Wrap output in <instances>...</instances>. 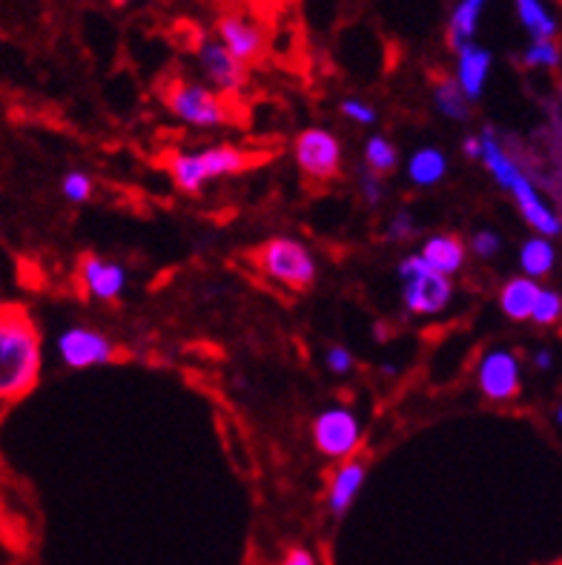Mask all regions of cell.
I'll list each match as a JSON object with an SVG mask.
<instances>
[{
  "label": "cell",
  "mask_w": 562,
  "mask_h": 565,
  "mask_svg": "<svg viewBox=\"0 0 562 565\" xmlns=\"http://www.w3.org/2000/svg\"><path fill=\"white\" fill-rule=\"evenodd\" d=\"M417 256L425 261L431 270H436V273L454 279V275H457L459 270L465 267L468 251H465V244L459 242L457 235L436 233V235H431L425 244H422V251H419Z\"/></svg>",
  "instance_id": "9a60e30c"
},
{
  "label": "cell",
  "mask_w": 562,
  "mask_h": 565,
  "mask_svg": "<svg viewBox=\"0 0 562 565\" xmlns=\"http://www.w3.org/2000/svg\"><path fill=\"white\" fill-rule=\"evenodd\" d=\"M164 104L178 121L199 127V130H216V127H227L233 113L227 104L225 95H218L216 89L204 87L195 81H167L164 87Z\"/></svg>",
  "instance_id": "277c9868"
},
{
  "label": "cell",
  "mask_w": 562,
  "mask_h": 565,
  "mask_svg": "<svg viewBox=\"0 0 562 565\" xmlns=\"http://www.w3.org/2000/svg\"><path fill=\"white\" fill-rule=\"evenodd\" d=\"M462 150H465V155L471 158V162H480V136H468L465 144H462Z\"/></svg>",
  "instance_id": "836d02e7"
},
{
  "label": "cell",
  "mask_w": 562,
  "mask_h": 565,
  "mask_svg": "<svg viewBox=\"0 0 562 565\" xmlns=\"http://www.w3.org/2000/svg\"><path fill=\"white\" fill-rule=\"evenodd\" d=\"M514 7L522 29L531 35V41H554L560 24L551 15V9L546 7V0H514Z\"/></svg>",
  "instance_id": "e0dca14e"
},
{
  "label": "cell",
  "mask_w": 562,
  "mask_h": 565,
  "mask_svg": "<svg viewBox=\"0 0 562 565\" xmlns=\"http://www.w3.org/2000/svg\"><path fill=\"white\" fill-rule=\"evenodd\" d=\"M350 368H354V354L347 348H342V345H333V348L328 350V371L342 376V373H347Z\"/></svg>",
  "instance_id": "f546056e"
},
{
  "label": "cell",
  "mask_w": 562,
  "mask_h": 565,
  "mask_svg": "<svg viewBox=\"0 0 562 565\" xmlns=\"http://www.w3.org/2000/svg\"><path fill=\"white\" fill-rule=\"evenodd\" d=\"M534 368L537 371H551L554 368V356H551V350H537V356H534Z\"/></svg>",
  "instance_id": "d6a6232c"
},
{
  "label": "cell",
  "mask_w": 562,
  "mask_h": 565,
  "mask_svg": "<svg viewBox=\"0 0 562 565\" xmlns=\"http://www.w3.org/2000/svg\"><path fill=\"white\" fill-rule=\"evenodd\" d=\"M471 251L480 256V259H497L499 251H502V239L494 230H476L474 239H471Z\"/></svg>",
  "instance_id": "4316f807"
},
{
  "label": "cell",
  "mask_w": 562,
  "mask_h": 565,
  "mask_svg": "<svg viewBox=\"0 0 562 565\" xmlns=\"http://www.w3.org/2000/svg\"><path fill=\"white\" fill-rule=\"evenodd\" d=\"M396 164H399L396 146L385 136H370L365 144V167L376 176H387L396 170Z\"/></svg>",
  "instance_id": "603a6c76"
},
{
  "label": "cell",
  "mask_w": 562,
  "mask_h": 565,
  "mask_svg": "<svg viewBox=\"0 0 562 565\" xmlns=\"http://www.w3.org/2000/svg\"><path fill=\"white\" fill-rule=\"evenodd\" d=\"M387 233H391V239H399V242H405V239H413V233H417V224H413V218H410V213H396L394 221H391V227H387Z\"/></svg>",
  "instance_id": "4dcf8cb0"
},
{
  "label": "cell",
  "mask_w": 562,
  "mask_h": 565,
  "mask_svg": "<svg viewBox=\"0 0 562 565\" xmlns=\"http://www.w3.org/2000/svg\"><path fill=\"white\" fill-rule=\"evenodd\" d=\"M199 64L209 89H216L218 95H239L247 87V66L239 64L216 38H204L199 43Z\"/></svg>",
  "instance_id": "7c38bea8"
},
{
  "label": "cell",
  "mask_w": 562,
  "mask_h": 565,
  "mask_svg": "<svg viewBox=\"0 0 562 565\" xmlns=\"http://www.w3.org/2000/svg\"><path fill=\"white\" fill-rule=\"evenodd\" d=\"M445 176H448V155L436 150V146H425V150L410 155L408 178L417 187H434Z\"/></svg>",
  "instance_id": "ffe728a7"
},
{
  "label": "cell",
  "mask_w": 562,
  "mask_h": 565,
  "mask_svg": "<svg viewBox=\"0 0 562 565\" xmlns=\"http://www.w3.org/2000/svg\"><path fill=\"white\" fill-rule=\"evenodd\" d=\"M436 110L450 121H468L471 118V101L462 95V89L457 87L454 78H442L434 89Z\"/></svg>",
  "instance_id": "7402d4cb"
},
{
  "label": "cell",
  "mask_w": 562,
  "mask_h": 565,
  "mask_svg": "<svg viewBox=\"0 0 562 565\" xmlns=\"http://www.w3.org/2000/svg\"><path fill=\"white\" fill-rule=\"evenodd\" d=\"M480 162L485 164V170L490 172V178L497 181L506 193H511V198L520 207L522 218L528 221L537 235L542 239H557L562 233V221L551 207L546 204V198L539 195L537 184L531 181L528 172L522 170V164H516V158L506 150V144L499 141L497 130H485L480 132Z\"/></svg>",
  "instance_id": "7a4b0ae2"
},
{
  "label": "cell",
  "mask_w": 562,
  "mask_h": 565,
  "mask_svg": "<svg viewBox=\"0 0 562 565\" xmlns=\"http://www.w3.org/2000/svg\"><path fill=\"white\" fill-rule=\"evenodd\" d=\"M296 164L314 181H330L342 170V144L333 132L310 127L296 138Z\"/></svg>",
  "instance_id": "ba28073f"
},
{
  "label": "cell",
  "mask_w": 562,
  "mask_h": 565,
  "mask_svg": "<svg viewBox=\"0 0 562 565\" xmlns=\"http://www.w3.org/2000/svg\"><path fill=\"white\" fill-rule=\"evenodd\" d=\"M61 190H64V195L73 204H84L89 202V195H92V178H89L87 172H69V176H64Z\"/></svg>",
  "instance_id": "484cf974"
},
{
  "label": "cell",
  "mask_w": 562,
  "mask_h": 565,
  "mask_svg": "<svg viewBox=\"0 0 562 565\" xmlns=\"http://www.w3.org/2000/svg\"><path fill=\"white\" fill-rule=\"evenodd\" d=\"M368 477V468L361 460H347L345 465H339V471L330 479L328 491V509L333 517H345L347 509L354 505V500L359 497L361 485Z\"/></svg>",
  "instance_id": "2e32d148"
},
{
  "label": "cell",
  "mask_w": 562,
  "mask_h": 565,
  "mask_svg": "<svg viewBox=\"0 0 562 565\" xmlns=\"http://www.w3.org/2000/svg\"><path fill=\"white\" fill-rule=\"evenodd\" d=\"M115 7H124V3H129V0H113Z\"/></svg>",
  "instance_id": "d590c367"
},
{
  "label": "cell",
  "mask_w": 562,
  "mask_h": 565,
  "mask_svg": "<svg viewBox=\"0 0 562 565\" xmlns=\"http://www.w3.org/2000/svg\"><path fill=\"white\" fill-rule=\"evenodd\" d=\"M399 284L401 301L413 316H436L448 310V305L454 301V279L431 270L417 253L401 259Z\"/></svg>",
  "instance_id": "5b68a950"
},
{
  "label": "cell",
  "mask_w": 562,
  "mask_h": 565,
  "mask_svg": "<svg viewBox=\"0 0 562 565\" xmlns=\"http://www.w3.org/2000/svg\"><path fill=\"white\" fill-rule=\"evenodd\" d=\"M382 373H385V376H394L396 364H382Z\"/></svg>",
  "instance_id": "e575fe53"
},
{
  "label": "cell",
  "mask_w": 562,
  "mask_h": 565,
  "mask_svg": "<svg viewBox=\"0 0 562 565\" xmlns=\"http://www.w3.org/2000/svg\"><path fill=\"white\" fill-rule=\"evenodd\" d=\"M43 368L40 333L26 310L0 307V402H15L38 385Z\"/></svg>",
  "instance_id": "6da1fadb"
},
{
  "label": "cell",
  "mask_w": 562,
  "mask_h": 565,
  "mask_svg": "<svg viewBox=\"0 0 562 565\" xmlns=\"http://www.w3.org/2000/svg\"><path fill=\"white\" fill-rule=\"evenodd\" d=\"M284 565H316V557L307 549H293L284 557Z\"/></svg>",
  "instance_id": "1f68e13d"
},
{
  "label": "cell",
  "mask_w": 562,
  "mask_h": 565,
  "mask_svg": "<svg viewBox=\"0 0 562 565\" xmlns=\"http://www.w3.org/2000/svg\"><path fill=\"white\" fill-rule=\"evenodd\" d=\"M58 356L66 368H75V371H84V368H101V364H110L115 359V345L110 336H104L101 331H92V328H84V324H75V328H66L61 336H58Z\"/></svg>",
  "instance_id": "9c48e42d"
},
{
  "label": "cell",
  "mask_w": 562,
  "mask_h": 565,
  "mask_svg": "<svg viewBox=\"0 0 562 565\" xmlns=\"http://www.w3.org/2000/svg\"><path fill=\"white\" fill-rule=\"evenodd\" d=\"M78 273L87 296L95 301H118L129 284L127 267L120 265V261L92 256V253L80 259Z\"/></svg>",
  "instance_id": "4fadbf2b"
},
{
  "label": "cell",
  "mask_w": 562,
  "mask_h": 565,
  "mask_svg": "<svg viewBox=\"0 0 562 565\" xmlns=\"http://www.w3.org/2000/svg\"><path fill=\"white\" fill-rule=\"evenodd\" d=\"M557 265V251L554 244L537 235V239H528V242L520 247V267L522 275L531 279V282H539V279H548L551 270Z\"/></svg>",
  "instance_id": "d6986e66"
},
{
  "label": "cell",
  "mask_w": 562,
  "mask_h": 565,
  "mask_svg": "<svg viewBox=\"0 0 562 565\" xmlns=\"http://www.w3.org/2000/svg\"><path fill=\"white\" fill-rule=\"evenodd\" d=\"M539 284L525 279V275H516L511 282H506V287L499 291V307L508 319L514 322H528L531 319V307H534V299H537Z\"/></svg>",
  "instance_id": "ac0fdd59"
},
{
  "label": "cell",
  "mask_w": 562,
  "mask_h": 565,
  "mask_svg": "<svg viewBox=\"0 0 562 565\" xmlns=\"http://www.w3.org/2000/svg\"><path fill=\"white\" fill-rule=\"evenodd\" d=\"M342 113H345L354 124H359V127L376 124V110H373L370 104H365V101H359V98H347V101H342Z\"/></svg>",
  "instance_id": "83f0119b"
},
{
  "label": "cell",
  "mask_w": 562,
  "mask_h": 565,
  "mask_svg": "<svg viewBox=\"0 0 562 565\" xmlns=\"http://www.w3.org/2000/svg\"><path fill=\"white\" fill-rule=\"evenodd\" d=\"M562 316V296L551 287H539L534 307H531V319L537 324H554Z\"/></svg>",
  "instance_id": "d4e9b609"
},
{
  "label": "cell",
  "mask_w": 562,
  "mask_h": 565,
  "mask_svg": "<svg viewBox=\"0 0 562 565\" xmlns=\"http://www.w3.org/2000/svg\"><path fill=\"white\" fill-rule=\"evenodd\" d=\"M216 41L244 66L256 64L267 49V35L261 24H256L247 15H239V12H227V15L218 17Z\"/></svg>",
  "instance_id": "30bf717a"
},
{
  "label": "cell",
  "mask_w": 562,
  "mask_h": 565,
  "mask_svg": "<svg viewBox=\"0 0 562 565\" xmlns=\"http://www.w3.org/2000/svg\"><path fill=\"white\" fill-rule=\"evenodd\" d=\"M490 66H494V55L490 49H485L482 43H462L457 49V87L462 89V95L474 104L480 101L482 89L490 78Z\"/></svg>",
  "instance_id": "5bb4252c"
},
{
  "label": "cell",
  "mask_w": 562,
  "mask_h": 565,
  "mask_svg": "<svg viewBox=\"0 0 562 565\" xmlns=\"http://www.w3.org/2000/svg\"><path fill=\"white\" fill-rule=\"evenodd\" d=\"M359 187L361 193H365V198H368V204H373L376 207L382 198H385V190H382V181H379L376 172H370L368 167H361L359 172Z\"/></svg>",
  "instance_id": "f1b7e54d"
},
{
  "label": "cell",
  "mask_w": 562,
  "mask_h": 565,
  "mask_svg": "<svg viewBox=\"0 0 562 565\" xmlns=\"http://www.w3.org/2000/svg\"><path fill=\"white\" fill-rule=\"evenodd\" d=\"M476 382H480L482 396L490 402H511L522 385L520 359L511 350H490L480 359Z\"/></svg>",
  "instance_id": "8fae6325"
},
{
  "label": "cell",
  "mask_w": 562,
  "mask_h": 565,
  "mask_svg": "<svg viewBox=\"0 0 562 565\" xmlns=\"http://www.w3.org/2000/svg\"><path fill=\"white\" fill-rule=\"evenodd\" d=\"M314 442L330 460H350L361 445V422L350 408L333 405L316 416Z\"/></svg>",
  "instance_id": "52a82bcc"
},
{
  "label": "cell",
  "mask_w": 562,
  "mask_h": 565,
  "mask_svg": "<svg viewBox=\"0 0 562 565\" xmlns=\"http://www.w3.org/2000/svg\"><path fill=\"white\" fill-rule=\"evenodd\" d=\"M256 265L261 273L273 282L284 284L290 291H307L319 275L316 256L307 251V244L296 239H270L256 251Z\"/></svg>",
  "instance_id": "8992f818"
},
{
  "label": "cell",
  "mask_w": 562,
  "mask_h": 565,
  "mask_svg": "<svg viewBox=\"0 0 562 565\" xmlns=\"http://www.w3.org/2000/svg\"><path fill=\"white\" fill-rule=\"evenodd\" d=\"M522 64L528 69H557L560 66V47L557 41H531L522 52Z\"/></svg>",
  "instance_id": "cb8c5ba5"
},
{
  "label": "cell",
  "mask_w": 562,
  "mask_h": 565,
  "mask_svg": "<svg viewBox=\"0 0 562 565\" xmlns=\"http://www.w3.org/2000/svg\"><path fill=\"white\" fill-rule=\"evenodd\" d=\"M250 164V155L235 150V146L218 144L207 146L201 153H181L173 155L169 162V176L178 184V190L195 195L204 190V184L218 181V178L235 176Z\"/></svg>",
  "instance_id": "3957f363"
},
{
  "label": "cell",
  "mask_w": 562,
  "mask_h": 565,
  "mask_svg": "<svg viewBox=\"0 0 562 565\" xmlns=\"http://www.w3.org/2000/svg\"><path fill=\"white\" fill-rule=\"evenodd\" d=\"M488 7V0H459L457 9L450 12L448 21V41L450 47L459 49L462 43H471L480 26L482 9Z\"/></svg>",
  "instance_id": "44dd1931"
}]
</instances>
